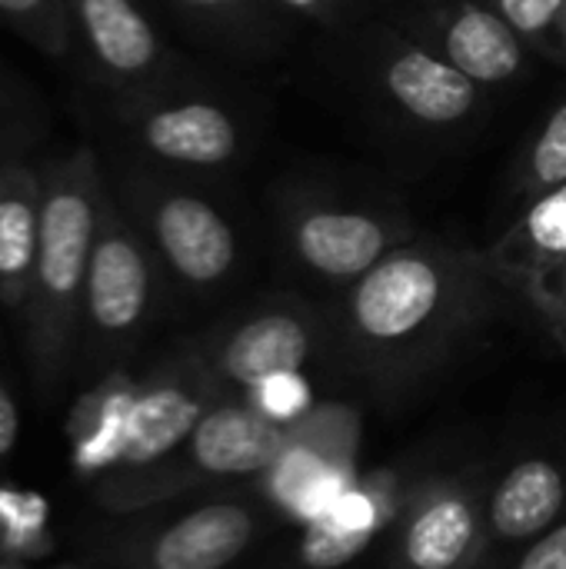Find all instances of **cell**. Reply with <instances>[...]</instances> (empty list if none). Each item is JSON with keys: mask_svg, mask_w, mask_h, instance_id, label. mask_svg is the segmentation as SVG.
<instances>
[{"mask_svg": "<svg viewBox=\"0 0 566 569\" xmlns=\"http://www.w3.org/2000/svg\"><path fill=\"white\" fill-rule=\"evenodd\" d=\"M284 450V430L264 410L227 403L200 417L190 433V457L210 477H250Z\"/></svg>", "mask_w": 566, "mask_h": 569, "instance_id": "cell-11", "label": "cell"}, {"mask_svg": "<svg viewBox=\"0 0 566 569\" xmlns=\"http://www.w3.org/2000/svg\"><path fill=\"white\" fill-rule=\"evenodd\" d=\"M527 293H530L534 303L550 317V323L560 330V337H564L566 343V260L564 263H557V267H550V270H544V273L527 287Z\"/></svg>", "mask_w": 566, "mask_h": 569, "instance_id": "cell-23", "label": "cell"}, {"mask_svg": "<svg viewBox=\"0 0 566 569\" xmlns=\"http://www.w3.org/2000/svg\"><path fill=\"white\" fill-rule=\"evenodd\" d=\"M43 227V173L10 160L0 163V303L27 310Z\"/></svg>", "mask_w": 566, "mask_h": 569, "instance_id": "cell-10", "label": "cell"}, {"mask_svg": "<svg viewBox=\"0 0 566 569\" xmlns=\"http://www.w3.org/2000/svg\"><path fill=\"white\" fill-rule=\"evenodd\" d=\"M200 417H203V407L190 390L177 383H160L127 403L117 457L133 467L160 460L163 453H170L177 443H183L193 433Z\"/></svg>", "mask_w": 566, "mask_h": 569, "instance_id": "cell-15", "label": "cell"}, {"mask_svg": "<svg viewBox=\"0 0 566 569\" xmlns=\"http://www.w3.org/2000/svg\"><path fill=\"white\" fill-rule=\"evenodd\" d=\"M290 247L310 273L334 283H357L400 243L394 227L377 213L310 207L290 220Z\"/></svg>", "mask_w": 566, "mask_h": 569, "instance_id": "cell-7", "label": "cell"}, {"mask_svg": "<svg viewBox=\"0 0 566 569\" xmlns=\"http://www.w3.org/2000/svg\"><path fill=\"white\" fill-rule=\"evenodd\" d=\"M257 513L247 503H207L153 543V569H227L250 547Z\"/></svg>", "mask_w": 566, "mask_h": 569, "instance_id": "cell-12", "label": "cell"}, {"mask_svg": "<svg viewBox=\"0 0 566 569\" xmlns=\"http://www.w3.org/2000/svg\"><path fill=\"white\" fill-rule=\"evenodd\" d=\"M384 87L390 100L427 127H454L474 113L480 83L457 70L444 53H430L417 43L397 47L384 67Z\"/></svg>", "mask_w": 566, "mask_h": 569, "instance_id": "cell-9", "label": "cell"}, {"mask_svg": "<svg viewBox=\"0 0 566 569\" xmlns=\"http://www.w3.org/2000/svg\"><path fill=\"white\" fill-rule=\"evenodd\" d=\"M120 207L183 287L210 290L237 270V230L203 193L157 177H130L120 190Z\"/></svg>", "mask_w": 566, "mask_h": 569, "instance_id": "cell-3", "label": "cell"}, {"mask_svg": "<svg viewBox=\"0 0 566 569\" xmlns=\"http://www.w3.org/2000/svg\"><path fill=\"white\" fill-rule=\"evenodd\" d=\"M440 53L477 83L514 80L527 57V40L504 20L497 7L464 3L444 23Z\"/></svg>", "mask_w": 566, "mask_h": 569, "instance_id": "cell-13", "label": "cell"}, {"mask_svg": "<svg viewBox=\"0 0 566 569\" xmlns=\"http://www.w3.org/2000/svg\"><path fill=\"white\" fill-rule=\"evenodd\" d=\"M0 569H7V567H0Z\"/></svg>", "mask_w": 566, "mask_h": 569, "instance_id": "cell-28", "label": "cell"}, {"mask_svg": "<svg viewBox=\"0 0 566 569\" xmlns=\"http://www.w3.org/2000/svg\"><path fill=\"white\" fill-rule=\"evenodd\" d=\"M280 3H287L300 13H324L330 7V0H280Z\"/></svg>", "mask_w": 566, "mask_h": 569, "instance_id": "cell-27", "label": "cell"}, {"mask_svg": "<svg viewBox=\"0 0 566 569\" xmlns=\"http://www.w3.org/2000/svg\"><path fill=\"white\" fill-rule=\"evenodd\" d=\"M477 540V513L467 497H430L407 523L400 553L407 569H457Z\"/></svg>", "mask_w": 566, "mask_h": 569, "instance_id": "cell-17", "label": "cell"}, {"mask_svg": "<svg viewBox=\"0 0 566 569\" xmlns=\"http://www.w3.org/2000/svg\"><path fill=\"white\" fill-rule=\"evenodd\" d=\"M566 260V183L544 190L530 210L497 240L490 263L524 290L550 267Z\"/></svg>", "mask_w": 566, "mask_h": 569, "instance_id": "cell-16", "label": "cell"}, {"mask_svg": "<svg viewBox=\"0 0 566 569\" xmlns=\"http://www.w3.org/2000/svg\"><path fill=\"white\" fill-rule=\"evenodd\" d=\"M564 500V473L550 460H524L497 483L490 497V530L510 543L534 540L554 527Z\"/></svg>", "mask_w": 566, "mask_h": 569, "instance_id": "cell-14", "label": "cell"}, {"mask_svg": "<svg viewBox=\"0 0 566 569\" xmlns=\"http://www.w3.org/2000/svg\"><path fill=\"white\" fill-rule=\"evenodd\" d=\"M17 150H20V133H17V123H13V110L0 97V163L17 160Z\"/></svg>", "mask_w": 566, "mask_h": 569, "instance_id": "cell-25", "label": "cell"}, {"mask_svg": "<svg viewBox=\"0 0 566 569\" xmlns=\"http://www.w3.org/2000/svg\"><path fill=\"white\" fill-rule=\"evenodd\" d=\"M127 137L157 163L183 170L227 167L240 150V127L227 107L203 97L140 100L127 110Z\"/></svg>", "mask_w": 566, "mask_h": 569, "instance_id": "cell-5", "label": "cell"}, {"mask_svg": "<svg viewBox=\"0 0 566 569\" xmlns=\"http://www.w3.org/2000/svg\"><path fill=\"white\" fill-rule=\"evenodd\" d=\"M0 27L47 57H63L73 43L67 0H0Z\"/></svg>", "mask_w": 566, "mask_h": 569, "instance_id": "cell-18", "label": "cell"}, {"mask_svg": "<svg viewBox=\"0 0 566 569\" xmlns=\"http://www.w3.org/2000/svg\"><path fill=\"white\" fill-rule=\"evenodd\" d=\"M177 3L187 10H200V13H217V10H230L244 0H177Z\"/></svg>", "mask_w": 566, "mask_h": 569, "instance_id": "cell-26", "label": "cell"}, {"mask_svg": "<svg viewBox=\"0 0 566 569\" xmlns=\"http://www.w3.org/2000/svg\"><path fill=\"white\" fill-rule=\"evenodd\" d=\"M477 277L480 267L467 253L400 243L350 283L344 300L350 340L384 357L424 347L464 313Z\"/></svg>", "mask_w": 566, "mask_h": 569, "instance_id": "cell-2", "label": "cell"}, {"mask_svg": "<svg viewBox=\"0 0 566 569\" xmlns=\"http://www.w3.org/2000/svg\"><path fill=\"white\" fill-rule=\"evenodd\" d=\"M527 183L540 193L566 183V100L547 117L527 153Z\"/></svg>", "mask_w": 566, "mask_h": 569, "instance_id": "cell-19", "label": "cell"}, {"mask_svg": "<svg viewBox=\"0 0 566 569\" xmlns=\"http://www.w3.org/2000/svg\"><path fill=\"white\" fill-rule=\"evenodd\" d=\"M260 397V410L274 420H284V417H294L307 407V397H310V387L304 383L300 373H280L267 383H260L254 390Z\"/></svg>", "mask_w": 566, "mask_h": 569, "instance_id": "cell-22", "label": "cell"}, {"mask_svg": "<svg viewBox=\"0 0 566 569\" xmlns=\"http://www.w3.org/2000/svg\"><path fill=\"white\" fill-rule=\"evenodd\" d=\"M367 540H370V530H357V527L340 523L337 517H324L310 527L304 553L310 567L334 569L344 567L354 553H360Z\"/></svg>", "mask_w": 566, "mask_h": 569, "instance_id": "cell-21", "label": "cell"}, {"mask_svg": "<svg viewBox=\"0 0 566 569\" xmlns=\"http://www.w3.org/2000/svg\"><path fill=\"white\" fill-rule=\"evenodd\" d=\"M157 253L127 217L120 200L110 193L103 203L97 243L90 253L83 313L80 320L100 343L127 340L153 307L157 287Z\"/></svg>", "mask_w": 566, "mask_h": 569, "instance_id": "cell-4", "label": "cell"}, {"mask_svg": "<svg viewBox=\"0 0 566 569\" xmlns=\"http://www.w3.org/2000/svg\"><path fill=\"white\" fill-rule=\"evenodd\" d=\"M314 353V323L304 310L274 307L237 320L214 350V367L237 387L257 390L280 373H300Z\"/></svg>", "mask_w": 566, "mask_h": 569, "instance_id": "cell-8", "label": "cell"}, {"mask_svg": "<svg viewBox=\"0 0 566 569\" xmlns=\"http://www.w3.org/2000/svg\"><path fill=\"white\" fill-rule=\"evenodd\" d=\"M70 37L100 83L113 90L147 83L167 50L137 0H67Z\"/></svg>", "mask_w": 566, "mask_h": 569, "instance_id": "cell-6", "label": "cell"}, {"mask_svg": "<svg viewBox=\"0 0 566 569\" xmlns=\"http://www.w3.org/2000/svg\"><path fill=\"white\" fill-rule=\"evenodd\" d=\"M494 7L524 40L550 43L557 37V47L566 50V0H494Z\"/></svg>", "mask_w": 566, "mask_h": 569, "instance_id": "cell-20", "label": "cell"}, {"mask_svg": "<svg viewBox=\"0 0 566 569\" xmlns=\"http://www.w3.org/2000/svg\"><path fill=\"white\" fill-rule=\"evenodd\" d=\"M517 569H566V523L540 533L534 547L520 557Z\"/></svg>", "mask_w": 566, "mask_h": 569, "instance_id": "cell-24", "label": "cell"}, {"mask_svg": "<svg viewBox=\"0 0 566 569\" xmlns=\"http://www.w3.org/2000/svg\"><path fill=\"white\" fill-rule=\"evenodd\" d=\"M107 197L110 187L90 147H77L43 170V227L23 310L40 363H57L70 347Z\"/></svg>", "mask_w": 566, "mask_h": 569, "instance_id": "cell-1", "label": "cell"}]
</instances>
